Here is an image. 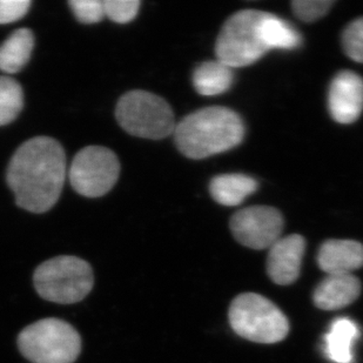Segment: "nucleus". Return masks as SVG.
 <instances>
[{
	"label": "nucleus",
	"instance_id": "22",
	"mask_svg": "<svg viewBox=\"0 0 363 363\" xmlns=\"http://www.w3.org/2000/svg\"><path fill=\"white\" fill-rule=\"evenodd\" d=\"M140 7L138 0H105V16L118 24H127L137 17Z\"/></svg>",
	"mask_w": 363,
	"mask_h": 363
},
{
	"label": "nucleus",
	"instance_id": "13",
	"mask_svg": "<svg viewBox=\"0 0 363 363\" xmlns=\"http://www.w3.org/2000/svg\"><path fill=\"white\" fill-rule=\"evenodd\" d=\"M318 264L328 274H352L363 266V245L354 240H328L318 253Z\"/></svg>",
	"mask_w": 363,
	"mask_h": 363
},
{
	"label": "nucleus",
	"instance_id": "10",
	"mask_svg": "<svg viewBox=\"0 0 363 363\" xmlns=\"http://www.w3.org/2000/svg\"><path fill=\"white\" fill-rule=\"evenodd\" d=\"M328 107L336 123L357 121L363 111V79L352 71L337 73L329 87Z\"/></svg>",
	"mask_w": 363,
	"mask_h": 363
},
{
	"label": "nucleus",
	"instance_id": "17",
	"mask_svg": "<svg viewBox=\"0 0 363 363\" xmlns=\"http://www.w3.org/2000/svg\"><path fill=\"white\" fill-rule=\"evenodd\" d=\"M233 69L219 62H202L193 73V85L201 96H219L227 92L233 84Z\"/></svg>",
	"mask_w": 363,
	"mask_h": 363
},
{
	"label": "nucleus",
	"instance_id": "9",
	"mask_svg": "<svg viewBox=\"0 0 363 363\" xmlns=\"http://www.w3.org/2000/svg\"><path fill=\"white\" fill-rule=\"evenodd\" d=\"M230 230L238 242L252 250L271 248L281 238L284 218L278 209L253 206L235 213Z\"/></svg>",
	"mask_w": 363,
	"mask_h": 363
},
{
	"label": "nucleus",
	"instance_id": "3",
	"mask_svg": "<svg viewBox=\"0 0 363 363\" xmlns=\"http://www.w3.org/2000/svg\"><path fill=\"white\" fill-rule=\"evenodd\" d=\"M18 347L32 363H73L82 353V337L69 323L50 318L23 329Z\"/></svg>",
	"mask_w": 363,
	"mask_h": 363
},
{
	"label": "nucleus",
	"instance_id": "8",
	"mask_svg": "<svg viewBox=\"0 0 363 363\" xmlns=\"http://www.w3.org/2000/svg\"><path fill=\"white\" fill-rule=\"evenodd\" d=\"M121 174L117 155L103 146L82 148L73 159L69 178L73 189L86 198H100L110 192Z\"/></svg>",
	"mask_w": 363,
	"mask_h": 363
},
{
	"label": "nucleus",
	"instance_id": "6",
	"mask_svg": "<svg viewBox=\"0 0 363 363\" xmlns=\"http://www.w3.org/2000/svg\"><path fill=\"white\" fill-rule=\"evenodd\" d=\"M118 123L134 137L160 140L174 133V113L162 96L146 91H130L117 104Z\"/></svg>",
	"mask_w": 363,
	"mask_h": 363
},
{
	"label": "nucleus",
	"instance_id": "4",
	"mask_svg": "<svg viewBox=\"0 0 363 363\" xmlns=\"http://www.w3.org/2000/svg\"><path fill=\"white\" fill-rule=\"evenodd\" d=\"M35 287L41 298L60 305L82 301L92 291L93 271L89 262L72 255L45 261L35 269Z\"/></svg>",
	"mask_w": 363,
	"mask_h": 363
},
{
	"label": "nucleus",
	"instance_id": "23",
	"mask_svg": "<svg viewBox=\"0 0 363 363\" xmlns=\"http://www.w3.org/2000/svg\"><path fill=\"white\" fill-rule=\"evenodd\" d=\"M69 4L82 24H96L105 17L104 1L100 0H71Z\"/></svg>",
	"mask_w": 363,
	"mask_h": 363
},
{
	"label": "nucleus",
	"instance_id": "7",
	"mask_svg": "<svg viewBox=\"0 0 363 363\" xmlns=\"http://www.w3.org/2000/svg\"><path fill=\"white\" fill-rule=\"evenodd\" d=\"M264 13L245 10L233 14L216 39V59L230 69L245 67L257 62L268 51L261 35Z\"/></svg>",
	"mask_w": 363,
	"mask_h": 363
},
{
	"label": "nucleus",
	"instance_id": "24",
	"mask_svg": "<svg viewBox=\"0 0 363 363\" xmlns=\"http://www.w3.org/2000/svg\"><path fill=\"white\" fill-rule=\"evenodd\" d=\"M30 0H0V25L11 24L28 14Z\"/></svg>",
	"mask_w": 363,
	"mask_h": 363
},
{
	"label": "nucleus",
	"instance_id": "12",
	"mask_svg": "<svg viewBox=\"0 0 363 363\" xmlns=\"http://www.w3.org/2000/svg\"><path fill=\"white\" fill-rule=\"evenodd\" d=\"M361 293V282L353 274H328L318 284L313 301L323 311H337L353 303Z\"/></svg>",
	"mask_w": 363,
	"mask_h": 363
},
{
	"label": "nucleus",
	"instance_id": "1",
	"mask_svg": "<svg viewBox=\"0 0 363 363\" xmlns=\"http://www.w3.org/2000/svg\"><path fill=\"white\" fill-rule=\"evenodd\" d=\"M6 177L19 207L35 214L48 212L64 187L65 151L52 138H32L14 152Z\"/></svg>",
	"mask_w": 363,
	"mask_h": 363
},
{
	"label": "nucleus",
	"instance_id": "19",
	"mask_svg": "<svg viewBox=\"0 0 363 363\" xmlns=\"http://www.w3.org/2000/svg\"><path fill=\"white\" fill-rule=\"evenodd\" d=\"M24 107V92L21 84L11 77H0V126L17 119Z\"/></svg>",
	"mask_w": 363,
	"mask_h": 363
},
{
	"label": "nucleus",
	"instance_id": "16",
	"mask_svg": "<svg viewBox=\"0 0 363 363\" xmlns=\"http://www.w3.org/2000/svg\"><path fill=\"white\" fill-rule=\"evenodd\" d=\"M257 189L255 179L245 174H221L212 179L209 192L218 203L227 207L240 205Z\"/></svg>",
	"mask_w": 363,
	"mask_h": 363
},
{
	"label": "nucleus",
	"instance_id": "18",
	"mask_svg": "<svg viewBox=\"0 0 363 363\" xmlns=\"http://www.w3.org/2000/svg\"><path fill=\"white\" fill-rule=\"evenodd\" d=\"M261 35L269 50H294L301 45V35L289 23L274 14L264 13L261 23Z\"/></svg>",
	"mask_w": 363,
	"mask_h": 363
},
{
	"label": "nucleus",
	"instance_id": "11",
	"mask_svg": "<svg viewBox=\"0 0 363 363\" xmlns=\"http://www.w3.org/2000/svg\"><path fill=\"white\" fill-rule=\"evenodd\" d=\"M306 241L298 234L280 238L269 248L267 273L272 281L280 286L294 284L300 277Z\"/></svg>",
	"mask_w": 363,
	"mask_h": 363
},
{
	"label": "nucleus",
	"instance_id": "2",
	"mask_svg": "<svg viewBox=\"0 0 363 363\" xmlns=\"http://www.w3.org/2000/svg\"><path fill=\"white\" fill-rule=\"evenodd\" d=\"M179 151L189 159H205L237 147L245 135L241 118L226 107H206L175 126Z\"/></svg>",
	"mask_w": 363,
	"mask_h": 363
},
{
	"label": "nucleus",
	"instance_id": "5",
	"mask_svg": "<svg viewBox=\"0 0 363 363\" xmlns=\"http://www.w3.org/2000/svg\"><path fill=\"white\" fill-rule=\"evenodd\" d=\"M228 319L238 335L253 342H280L289 333V323L281 309L255 293H245L234 298Z\"/></svg>",
	"mask_w": 363,
	"mask_h": 363
},
{
	"label": "nucleus",
	"instance_id": "20",
	"mask_svg": "<svg viewBox=\"0 0 363 363\" xmlns=\"http://www.w3.org/2000/svg\"><path fill=\"white\" fill-rule=\"evenodd\" d=\"M342 46L354 62L363 64V17L352 21L343 31Z\"/></svg>",
	"mask_w": 363,
	"mask_h": 363
},
{
	"label": "nucleus",
	"instance_id": "21",
	"mask_svg": "<svg viewBox=\"0 0 363 363\" xmlns=\"http://www.w3.org/2000/svg\"><path fill=\"white\" fill-rule=\"evenodd\" d=\"M333 5V0H295L291 9L300 21L313 23L325 17Z\"/></svg>",
	"mask_w": 363,
	"mask_h": 363
},
{
	"label": "nucleus",
	"instance_id": "14",
	"mask_svg": "<svg viewBox=\"0 0 363 363\" xmlns=\"http://www.w3.org/2000/svg\"><path fill=\"white\" fill-rule=\"evenodd\" d=\"M359 336L360 329L353 320L336 319L325 335V355L333 362H353V346Z\"/></svg>",
	"mask_w": 363,
	"mask_h": 363
},
{
	"label": "nucleus",
	"instance_id": "15",
	"mask_svg": "<svg viewBox=\"0 0 363 363\" xmlns=\"http://www.w3.org/2000/svg\"><path fill=\"white\" fill-rule=\"evenodd\" d=\"M35 48V35L28 28H19L0 45V71L6 74L21 72L28 65Z\"/></svg>",
	"mask_w": 363,
	"mask_h": 363
}]
</instances>
